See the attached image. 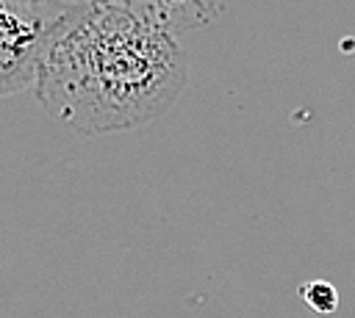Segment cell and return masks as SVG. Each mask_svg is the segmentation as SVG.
<instances>
[{"instance_id":"1","label":"cell","mask_w":355,"mask_h":318,"mask_svg":"<svg viewBox=\"0 0 355 318\" xmlns=\"http://www.w3.org/2000/svg\"><path fill=\"white\" fill-rule=\"evenodd\" d=\"M189 83L175 33L130 0H89L44 50L39 105L80 135L141 127L164 116Z\"/></svg>"},{"instance_id":"3","label":"cell","mask_w":355,"mask_h":318,"mask_svg":"<svg viewBox=\"0 0 355 318\" xmlns=\"http://www.w3.org/2000/svg\"><path fill=\"white\" fill-rule=\"evenodd\" d=\"M178 39L214 22L230 0H130Z\"/></svg>"},{"instance_id":"4","label":"cell","mask_w":355,"mask_h":318,"mask_svg":"<svg viewBox=\"0 0 355 318\" xmlns=\"http://www.w3.org/2000/svg\"><path fill=\"white\" fill-rule=\"evenodd\" d=\"M300 293H302L305 304H308L311 310L322 312V315L336 312V307H338V290H336L330 282H324V279H313V282L302 285Z\"/></svg>"},{"instance_id":"5","label":"cell","mask_w":355,"mask_h":318,"mask_svg":"<svg viewBox=\"0 0 355 318\" xmlns=\"http://www.w3.org/2000/svg\"><path fill=\"white\" fill-rule=\"evenodd\" d=\"M86 3H89V0H86Z\"/></svg>"},{"instance_id":"2","label":"cell","mask_w":355,"mask_h":318,"mask_svg":"<svg viewBox=\"0 0 355 318\" xmlns=\"http://www.w3.org/2000/svg\"><path fill=\"white\" fill-rule=\"evenodd\" d=\"M86 0H0V97L33 88L36 66Z\"/></svg>"}]
</instances>
